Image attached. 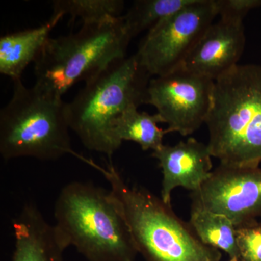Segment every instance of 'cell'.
Wrapping results in <instances>:
<instances>
[{"label": "cell", "instance_id": "cell-7", "mask_svg": "<svg viewBox=\"0 0 261 261\" xmlns=\"http://www.w3.org/2000/svg\"><path fill=\"white\" fill-rule=\"evenodd\" d=\"M218 16L214 0H195L156 24L136 53L151 76H161L183 66L187 57Z\"/></svg>", "mask_w": 261, "mask_h": 261}, {"label": "cell", "instance_id": "cell-19", "mask_svg": "<svg viewBox=\"0 0 261 261\" xmlns=\"http://www.w3.org/2000/svg\"><path fill=\"white\" fill-rule=\"evenodd\" d=\"M220 20L232 23H243L250 10L261 7V0H214Z\"/></svg>", "mask_w": 261, "mask_h": 261}, {"label": "cell", "instance_id": "cell-17", "mask_svg": "<svg viewBox=\"0 0 261 261\" xmlns=\"http://www.w3.org/2000/svg\"><path fill=\"white\" fill-rule=\"evenodd\" d=\"M122 0H56L53 2V13L70 16L73 23L80 18L82 25L99 24L121 18L124 9Z\"/></svg>", "mask_w": 261, "mask_h": 261}, {"label": "cell", "instance_id": "cell-5", "mask_svg": "<svg viewBox=\"0 0 261 261\" xmlns=\"http://www.w3.org/2000/svg\"><path fill=\"white\" fill-rule=\"evenodd\" d=\"M130 40L121 17L50 37L34 62V87L62 98L75 84L87 82L113 61L126 58Z\"/></svg>", "mask_w": 261, "mask_h": 261}, {"label": "cell", "instance_id": "cell-12", "mask_svg": "<svg viewBox=\"0 0 261 261\" xmlns=\"http://www.w3.org/2000/svg\"><path fill=\"white\" fill-rule=\"evenodd\" d=\"M15 250L13 261H63L65 246L54 225L33 204L24 206L13 220Z\"/></svg>", "mask_w": 261, "mask_h": 261}, {"label": "cell", "instance_id": "cell-13", "mask_svg": "<svg viewBox=\"0 0 261 261\" xmlns=\"http://www.w3.org/2000/svg\"><path fill=\"white\" fill-rule=\"evenodd\" d=\"M53 13L42 25L27 30L5 34L0 38V73L15 81L21 79L24 70L37 61L49 40V34L63 18Z\"/></svg>", "mask_w": 261, "mask_h": 261}, {"label": "cell", "instance_id": "cell-10", "mask_svg": "<svg viewBox=\"0 0 261 261\" xmlns=\"http://www.w3.org/2000/svg\"><path fill=\"white\" fill-rule=\"evenodd\" d=\"M162 169L161 198L171 205V193L178 187L197 191L212 173L213 163L207 145L189 138L173 146L163 145L152 153Z\"/></svg>", "mask_w": 261, "mask_h": 261}, {"label": "cell", "instance_id": "cell-6", "mask_svg": "<svg viewBox=\"0 0 261 261\" xmlns=\"http://www.w3.org/2000/svg\"><path fill=\"white\" fill-rule=\"evenodd\" d=\"M11 99L0 111V154L5 161L31 157L56 161L74 154L66 102L37 87L13 81Z\"/></svg>", "mask_w": 261, "mask_h": 261}, {"label": "cell", "instance_id": "cell-1", "mask_svg": "<svg viewBox=\"0 0 261 261\" xmlns=\"http://www.w3.org/2000/svg\"><path fill=\"white\" fill-rule=\"evenodd\" d=\"M89 163L109 182L110 195L146 261L221 260V251L202 243L190 224L174 214L171 205L146 189L130 187L112 163L106 168L92 161Z\"/></svg>", "mask_w": 261, "mask_h": 261}, {"label": "cell", "instance_id": "cell-4", "mask_svg": "<svg viewBox=\"0 0 261 261\" xmlns=\"http://www.w3.org/2000/svg\"><path fill=\"white\" fill-rule=\"evenodd\" d=\"M54 225L65 246L89 261H135L139 254L126 221L109 191L73 181L62 189Z\"/></svg>", "mask_w": 261, "mask_h": 261}, {"label": "cell", "instance_id": "cell-18", "mask_svg": "<svg viewBox=\"0 0 261 261\" xmlns=\"http://www.w3.org/2000/svg\"><path fill=\"white\" fill-rule=\"evenodd\" d=\"M239 261H261V221L237 228Z\"/></svg>", "mask_w": 261, "mask_h": 261}, {"label": "cell", "instance_id": "cell-3", "mask_svg": "<svg viewBox=\"0 0 261 261\" xmlns=\"http://www.w3.org/2000/svg\"><path fill=\"white\" fill-rule=\"evenodd\" d=\"M151 75L136 55L116 60L87 82L66 102L70 129L87 149L111 159L120 148L113 134V122L130 106L147 104Z\"/></svg>", "mask_w": 261, "mask_h": 261}, {"label": "cell", "instance_id": "cell-9", "mask_svg": "<svg viewBox=\"0 0 261 261\" xmlns=\"http://www.w3.org/2000/svg\"><path fill=\"white\" fill-rule=\"evenodd\" d=\"M192 207L228 218L236 228L261 219V168L221 164L197 191Z\"/></svg>", "mask_w": 261, "mask_h": 261}, {"label": "cell", "instance_id": "cell-16", "mask_svg": "<svg viewBox=\"0 0 261 261\" xmlns=\"http://www.w3.org/2000/svg\"><path fill=\"white\" fill-rule=\"evenodd\" d=\"M195 0H138L121 18L127 34L133 39L150 30L161 20L177 13Z\"/></svg>", "mask_w": 261, "mask_h": 261}, {"label": "cell", "instance_id": "cell-11", "mask_svg": "<svg viewBox=\"0 0 261 261\" xmlns=\"http://www.w3.org/2000/svg\"><path fill=\"white\" fill-rule=\"evenodd\" d=\"M245 42L243 23L219 20L205 31L183 67L197 74L216 80L238 65Z\"/></svg>", "mask_w": 261, "mask_h": 261}, {"label": "cell", "instance_id": "cell-14", "mask_svg": "<svg viewBox=\"0 0 261 261\" xmlns=\"http://www.w3.org/2000/svg\"><path fill=\"white\" fill-rule=\"evenodd\" d=\"M159 123L161 120L157 113L140 112L138 107L130 106L113 122V134L120 143L132 141L139 144L142 150L154 152L162 147L163 137L167 134L158 126Z\"/></svg>", "mask_w": 261, "mask_h": 261}, {"label": "cell", "instance_id": "cell-8", "mask_svg": "<svg viewBox=\"0 0 261 261\" xmlns=\"http://www.w3.org/2000/svg\"><path fill=\"white\" fill-rule=\"evenodd\" d=\"M214 81L180 67L149 81L147 104L157 109L166 133L192 135L205 123L214 99Z\"/></svg>", "mask_w": 261, "mask_h": 261}, {"label": "cell", "instance_id": "cell-20", "mask_svg": "<svg viewBox=\"0 0 261 261\" xmlns=\"http://www.w3.org/2000/svg\"><path fill=\"white\" fill-rule=\"evenodd\" d=\"M228 261H239L238 258H230Z\"/></svg>", "mask_w": 261, "mask_h": 261}, {"label": "cell", "instance_id": "cell-2", "mask_svg": "<svg viewBox=\"0 0 261 261\" xmlns=\"http://www.w3.org/2000/svg\"><path fill=\"white\" fill-rule=\"evenodd\" d=\"M207 144L221 164L257 167L261 163V65H237L214 81L206 120Z\"/></svg>", "mask_w": 261, "mask_h": 261}, {"label": "cell", "instance_id": "cell-15", "mask_svg": "<svg viewBox=\"0 0 261 261\" xmlns=\"http://www.w3.org/2000/svg\"><path fill=\"white\" fill-rule=\"evenodd\" d=\"M189 224L202 243L239 260L237 228L226 216L192 207Z\"/></svg>", "mask_w": 261, "mask_h": 261}]
</instances>
